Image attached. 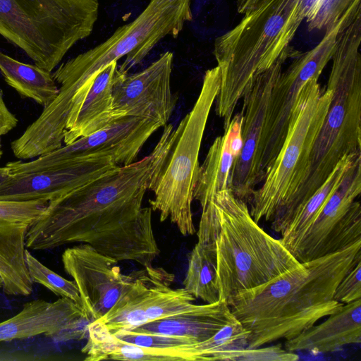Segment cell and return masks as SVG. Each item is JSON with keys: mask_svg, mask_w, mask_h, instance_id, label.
I'll return each instance as SVG.
<instances>
[{"mask_svg": "<svg viewBox=\"0 0 361 361\" xmlns=\"http://www.w3.org/2000/svg\"><path fill=\"white\" fill-rule=\"evenodd\" d=\"M151 153L140 161L118 166L48 202L30 227L26 248L49 250L85 243L121 261L152 266L160 253L152 228L151 207H143L176 140L166 124Z\"/></svg>", "mask_w": 361, "mask_h": 361, "instance_id": "1", "label": "cell"}, {"mask_svg": "<svg viewBox=\"0 0 361 361\" xmlns=\"http://www.w3.org/2000/svg\"><path fill=\"white\" fill-rule=\"evenodd\" d=\"M132 279L113 307L97 321L110 334L174 315L194 305L184 288H171L174 276L161 267L133 271Z\"/></svg>", "mask_w": 361, "mask_h": 361, "instance_id": "12", "label": "cell"}, {"mask_svg": "<svg viewBox=\"0 0 361 361\" xmlns=\"http://www.w3.org/2000/svg\"><path fill=\"white\" fill-rule=\"evenodd\" d=\"M2 155H3L2 144H1V142L0 140V159L1 158Z\"/></svg>", "mask_w": 361, "mask_h": 361, "instance_id": "38", "label": "cell"}, {"mask_svg": "<svg viewBox=\"0 0 361 361\" xmlns=\"http://www.w3.org/2000/svg\"><path fill=\"white\" fill-rule=\"evenodd\" d=\"M236 318L224 300L205 305L194 304L180 313L153 321L130 331L179 336L193 343L204 341Z\"/></svg>", "mask_w": 361, "mask_h": 361, "instance_id": "21", "label": "cell"}, {"mask_svg": "<svg viewBox=\"0 0 361 361\" xmlns=\"http://www.w3.org/2000/svg\"><path fill=\"white\" fill-rule=\"evenodd\" d=\"M250 335V331L236 319L204 341L177 348L187 361H237L241 352L247 348Z\"/></svg>", "mask_w": 361, "mask_h": 361, "instance_id": "27", "label": "cell"}, {"mask_svg": "<svg viewBox=\"0 0 361 361\" xmlns=\"http://www.w3.org/2000/svg\"><path fill=\"white\" fill-rule=\"evenodd\" d=\"M221 75L216 66L204 75L200 94L191 111L181 120L176 140L151 190V208L159 220L169 219L183 235L197 231L192 202L200 164L199 153L211 109L219 94Z\"/></svg>", "mask_w": 361, "mask_h": 361, "instance_id": "9", "label": "cell"}, {"mask_svg": "<svg viewBox=\"0 0 361 361\" xmlns=\"http://www.w3.org/2000/svg\"><path fill=\"white\" fill-rule=\"evenodd\" d=\"M18 123L16 115L8 108L2 90L0 88V140L1 137L14 129Z\"/></svg>", "mask_w": 361, "mask_h": 361, "instance_id": "34", "label": "cell"}, {"mask_svg": "<svg viewBox=\"0 0 361 361\" xmlns=\"http://www.w3.org/2000/svg\"><path fill=\"white\" fill-rule=\"evenodd\" d=\"M183 285L188 293L206 303L220 300L215 257L197 242L190 255Z\"/></svg>", "mask_w": 361, "mask_h": 361, "instance_id": "28", "label": "cell"}, {"mask_svg": "<svg viewBox=\"0 0 361 361\" xmlns=\"http://www.w3.org/2000/svg\"><path fill=\"white\" fill-rule=\"evenodd\" d=\"M192 1L150 0L139 16L104 42L62 63L52 73L60 98L79 108L95 78L108 65L126 56L118 68L128 73L164 37H177L192 19Z\"/></svg>", "mask_w": 361, "mask_h": 361, "instance_id": "6", "label": "cell"}, {"mask_svg": "<svg viewBox=\"0 0 361 361\" xmlns=\"http://www.w3.org/2000/svg\"><path fill=\"white\" fill-rule=\"evenodd\" d=\"M99 10L98 0H0V35L52 72L91 35Z\"/></svg>", "mask_w": 361, "mask_h": 361, "instance_id": "7", "label": "cell"}, {"mask_svg": "<svg viewBox=\"0 0 361 361\" xmlns=\"http://www.w3.org/2000/svg\"><path fill=\"white\" fill-rule=\"evenodd\" d=\"M0 72L21 97L45 107L56 97L59 87L49 72L36 64L18 61L0 51Z\"/></svg>", "mask_w": 361, "mask_h": 361, "instance_id": "25", "label": "cell"}, {"mask_svg": "<svg viewBox=\"0 0 361 361\" xmlns=\"http://www.w3.org/2000/svg\"><path fill=\"white\" fill-rule=\"evenodd\" d=\"M61 260L66 273L78 286L82 309L91 322L113 307L132 279V273H121L117 260L88 244L66 249Z\"/></svg>", "mask_w": 361, "mask_h": 361, "instance_id": "16", "label": "cell"}, {"mask_svg": "<svg viewBox=\"0 0 361 361\" xmlns=\"http://www.w3.org/2000/svg\"><path fill=\"white\" fill-rule=\"evenodd\" d=\"M117 69L118 63L114 61L95 78L75 118L66 126L64 145L124 118L116 111L114 105L113 85Z\"/></svg>", "mask_w": 361, "mask_h": 361, "instance_id": "22", "label": "cell"}, {"mask_svg": "<svg viewBox=\"0 0 361 361\" xmlns=\"http://www.w3.org/2000/svg\"><path fill=\"white\" fill-rule=\"evenodd\" d=\"M197 235L215 257L219 299L228 305L237 295L300 265L229 188L216 192L202 209Z\"/></svg>", "mask_w": 361, "mask_h": 361, "instance_id": "3", "label": "cell"}, {"mask_svg": "<svg viewBox=\"0 0 361 361\" xmlns=\"http://www.w3.org/2000/svg\"><path fill=\"white\" fill-rule=\"evenodd\" d=\"M359 157H361V153L350 154L342 158L326 180L292 214L280 238L281 242L290 253L319 215L329 199L341 185L348 170Z\"/></svg>", "mask_w": 361, "mask_h": 361, "instance_id": "24", "label": "cell"}, {"mask_svg": "<svg viewBox=\"0 0 361 361\" xmlns=\"http://www.w3.org/2000/svg\"><path fill=\"white\" fill-rule=\"evenodd\" d=\"M361 260V241L300 263L276 279L235 296L229 306L250 331L247 348L290 340L342 306L334 299L345 275Z\"/></svg>", "mask_w": 361, "mask_h": 361, "instance_id": "2", "label": "cell"}, {"mask_svg": "<svg viewBox=\"0 0 361 361\" xmlns=\"http://www.w3.org/2000/svg\"><path fill=\"white\" fill-rule=\"evenodd\" d=\"M299 356L295 352L283 348L281 344L244 349L238 361H295Z\"/></svg>", "mask_w": 361, "mask_h": 361, "instance_id": "32", "label": "cell"}, {"mask_svg": "<svg viewBox=\"0 0 361 361\" xmlns=\"http://www.w3.org/2000/svg\"><path fill=\"white\" fill-rule=\"evenodd\" d=\"M235 157L228 145V131L224 129L209 149L201 166L193 191V200L198 201L203 209L214 195L228 189L230 172Z\"/></svg>", "mask_w": 361, "mask_h": 361, "instance_id": "26", "label": "cell"}, {"mask_svg": "<svg viewBox=\"0 0 361 361\" xmlns=\"http://www.w3.org/2000/svg\"><path fill=\"white\" fill-rule=\"evenodd\" d=\"M11 176L10 169L6 165L0 166V184L7 180Z\"/></svg>", "mask_w": 361, "mask_h": 361, "instance_id": "37", "label": "cell"}, {"mask_svg": "<svg viewBox=\"0 0 361 361\" xmlns=\"http://www.w3.org/2000/svg\"><path fill=\"white\" fill-rule=\"evenodd\" d=\"M25 257L28 273L33 283L41 284L59 297L71 300L83 310L80 292L73 281L62 277L46 267L27 249Z\"/></svg>", "mask_w": 361, "mask_h": 361, "instance_id": "29", "label": "cell"}, {"mask_svg": "<svg viewBox=\"0 0 361 361\" xmlns=\"http://www.w3.org/2000/svg\"><path fill=\"white\" fill-rule=\"evenodd\" d=\"M81 351L86 354V361H186L177 347L152 348L123 342L110 334L96 321L88 325L87 341Z\"/></svg>", "mask_w": 361, "mask_h": 361, "instance_id": "23", "label": "cell"}, {"mask_svg": "<svg viewBox=\"0 0 361 361\" xmlns=\"http://www.w3.org/2000/svg\"><path fill=\"white\" fill-rule=\"evenodd\" d=\"M298 1L262 0L236 26L215 39L213 54L221 75L216 112L224 119V128L251 81L270 68L293 39L286 23H302Z\"/></svg>", "mask_w": 361, "mask_h": 361, "instance_id": "5", "label": "cell"}, {"mask_svg": "<svg viewBox=\"0 0 361 361\" xmlns=\"http://www.w3.org/2000/svg\"><path fill=\"white\" fill-rule=\"evenodd\" d=\"M361 16L338 33L326 87L331 104L310 154L308 171L294 200L271 228L282 233L294 212L326 180L345 156L361 153Z\"/></svg>", "mask_w": 361, "mask_h": 361, "instance_id": "4", "label": "cell"}, {"mask_svg": "<svg viewBox=\"0 0 361 361\" xmlns=\"http://www.w3.org/2000/svg\"><path fill=\"white\" fill-rule=\"evenodd\" d=\"M2 288V280L0 277V289Z\"/></svg>", "mask_w": 361, "mask_h": 361, "instance_id": "39", "label": "cell"}, {"mask_svg": "<svg viewBox=\"0 0 361 361\" xmlns=\"http://www.w3.org/2000/svg\"><path fill=\"white\" fill-rule=\"evenodd\" d=\"M355 0H319L305 18L307 28L312 30H329L338 23Z\"/></svg>", "mask_w": 361, "mask_h": 361, "instance_id": "30", "label": "cell"}, {"mask_svg": "<svg viewBox=\"0 0 361 361\" xmlns=\"http://www.w3.org/2000/svg\"><path fill=\"white\" fill-rule=\"evenodd\" d=\"M161 124L149 118L126 116L106 128L28 161L6 164L11 175L44 171L92 157H109L117 166L135 162L142 147Z\"/></svg>", "mask_w": 361, "mask_h": 361, "instance_id": "11", "label": "cell"}, {"mask_svg": "<svg viewBox=\"0 0 361 361\" xmlns=\"http://www.w3.org/2000/svg\"><path fill=\"white\" fill-rule=\"evenodd\" d=\"M173 54L166 51L144 70L128 75L117 69L113 85L114 105L123 117L151 119L165 126L175 109L171 78Z\"/></svg>", "mask_w": 361, "mask_h": 361, "instance_id": "15", "label": "cell"}, {"mask_svg": "<svg viewBox=\"0 0 361 361\" xmlns=\"http://www.w3.org/2000/svg\"><path fill=\"white\" fill-rule=\"evenodd\" d=\"M111 335L123 342L146 348H170L183 345L193 344L190 340L186 338L139 333L130 330H121Z\"/></svg>", "mask_w": 361, "mask_h": 361, "instance_id": "31", "label": "cell"}, {"mask_svg": "<svg viewBox=\"0 0 361 361\" xmlns=\"http://www.w3.org/2000/svg\"><path fill=\"white\" fill-rule=\"evenodd\" d=\"M354 17L353 11L348 10L336 25L325 31L322 39L314 48L305 52L299 51L288 68L281 72L273 92L261 161L262 181L283 145L293 107L302 87L312 78L319 77L331 59L339 32L349 25Z\"/></svg>", "mask_w": 361, "mask_h": 361, "instance_id": "14", "label": "cell"}, {"mask_svg": "<svg viewBox=\"0 0 361 361\" xmlns=\"http://www.w3.org/2000/svg\"><path fill=\"white\" fill-rule=\"evenodd\" d=\"M361 157L329 199L290 254L300 263L343 250L361 241Z\"/></svg>", "mask_w": 361, "mask_h": 361, "instance_id": "13", "label": "cell"}, {"mask_svg": "<svg viewBox=\"0 0 361 361\" xmlns=\"http://www.w3.org/2000/svg\"><path fill=\"white\" fill-rule=\"evenodd\" d=\"M262 0H238L237 11L240 14H245L255 9Z\"/></svg>", "mask_w": 361, "mask_h": 361, "instance_id": "36", "label": "cell"}, {"mask_svg": "<svg viewBox=\"0 0 361 361\" xmlns=\"http://www.w3.org/2000/svg\"><path fill=\"white\" fill-rule=\"evenodd\" d=\"M334 299L343 304L361 299V260L339 282Z\"/></svg>", "mask_w": 361, "mask_h": 361, "instance_id": "33", "label": "cell"}, {"mask_svg": "<svg viewBox=\"0 0 361 361\" xmlns=\"http://www.w3.org/2000/svg\"><path fill=\"white\" fill-rule=\"evenodd\" d=\"M313 77L293 107L283 145L261 186L249 201L255 221H272L290 207L307 177L310 154L331 104L332 92Z\"/></svg>", "mask_w": 361, "mask_h": 361, "instance_id": "8", "label": "cell"}, {"mask_svg": "<svg viewBox=\"0 0 361 361\" xmlns=\"http://www.w3.org/2000/svg\"><path fill=\"white\" fill-rule=\"evenodd\" d=\"M118 166L109 157H92L69 164L11 175L0 184V200H52Z\"/></svg>", "mask_w": 361, "mask_h": 361, "instance_id": "19", "label": "cell"}, {"mask_svg": "<svg viewBox=\"0 0 361 361\" xmlns=\"http://www.w3.org/2000/svg\"><path fill=\"white\" fill-rule=\"evenodd\" d=\"M361 343V299L343 304L336 312L319 324L286 341L288 351L326 353L339 350L348 345Z\"/></svg>", "mask_w": 361, "mask_h": 361, "instance_id": "20", "label": "cell"}, {"mask_svg": "<svg viewBox=\"0 0 361 361\" xmlns=\"http://www.w3.org/2000/svg\"><path fill=\"white\" fill-rule=\"evenodd\" d=\"M288 46L270 68L258 74L245 90L243 98L241 135L243 147L230 172L228 188L233 194L249 202L262 183L260 166L268 128V121L276 83L286 61L295 56Z\"/></svg>", "mask_w": 361, "mask_h": 361, "instance_id": "10", "label": "cell"}, {"mask_svg": "<svg viewBox=\"0 0 361 361\" xmlns=\"http://www.w3.org/2000/svg\"><path fill=\"white\" fill-rule=\"evenodd\" d=\"M90 322L70 299H37L25 303L18 314L0 322V343L40 335L56 341L81 340L87 336Z\"/></svg>", "mask_w": 361, "mask_h": 361, "instance_id": "18", "label": "cell"}, {"mask_svg": "<svg viewBox=\"0 0 361 361\" xmlns=\"http://www.w3.org/2000/svg\"><path fill=\"white\" fill-rule=\"evenodd\" d=\"M319 0H299L298 13L302 20L305 19L313 11Z\"/></svg>", "mask_w": 361, "mask_h": 361, "instance_id": "35", "label": "cell"}, {"mask_svg": "<svg viewBox=\"0 0 361 361\" xmlns=\"http://www.w3.org/2000/svg\"><path fill=\"white\" fill-rule=\"evenodd\" d=\"M48 201L0 200V277L8 295L27 296L32 293L25 257L26 235L45 210Z\"/></svg>", "mask_w": 361, "mask_h": 361, "instance_id": "17", "label": "cell"}]
</instances>
